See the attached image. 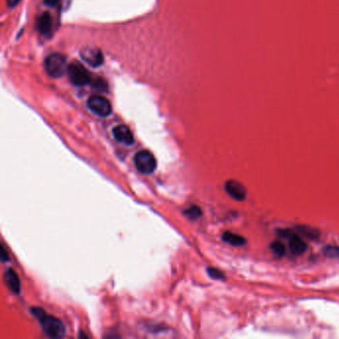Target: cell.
Wrapping results in <instances>:
<instances>
[{"mask_svg":"<svg viewBox=\"0 0 339 339\" xmlns=\"http://www.w3.org/2000/svg\"><path fill=\"white\" fill-rule=\"evenodd\" d=\"M80 56L92 67H100L103 63V55L97 48H84L80 51Z\"/></svg>","mask_w":339,"mask_h":339,"instance_id":"8992f818","label":"cell"},{"mask_svg":"<svg viewBox=\"0 0 339 339\" xmlns=\"http://www.w3.org/2000/svg\"><path fill=\"white\" fill-rule=\"evenodd\" d=\"M6 2L10 8H14L16 5H18L20 0H6Z\"/></svg>","mask_w":339,"mask_h":339,"instance_id":"d6986e66","label":"cell"},{"mask_svg":"<svg viewBox=\"0 0 339 339\" xmlns=\"http://www.w3.org/2000/svg\"><path fill=\"white\" fill-rule=\"evenodd\" d=\"M1 260L3 262H7L8 261V256H7V251L5 250L4 245L1 246Z\"/></svg>","mask_w":339,"mask_h":339,"instance_id":"e0dca14e","label":"cell"},{"mask_svg":"<svg viewBox=\"0 0 339 339\" xmlns=\"http://www.w3.org/2000/svg\"><path fill=\"white\" fill-rule=\"evenodd\" d=\"M280 234L284 237L290 238V250L294 255L299 256V255H303L305 253L307 246H306L305 241L302 238L299 237L298 235L293 234L289 230L288 231H281Z\"/></svg>","mask_w":339,"mask_h":339,"instance_id":"ba28073f","label":"cell"},{"mask_svg":"<svg viewBox=\"0 0 339 339\" xmlns=\"http://www.w3.org/2000/svg\"><path fill=\"white\" fill-rule=\"evenodd\" d=\"M31 312L39 320L42 329L47 336L51 338H62L65 336L66 328L59 318L47 314L41 307L31 308Z\"/></svg>","mask_w":339,"mask_h":339,"instance_id":"6da1fadb","label":"cell"},{"mask_svg":"<svg viewBox=\"0 0 339 339\" xmlns=\"http://www.w3.org/2000/svg\"><path fill=\"white\" fill-rule=\"evenodd\" d=\"M4 280L7 287L11 290L12 293L18 295L21 290L20 279L18 274L13 271L12 269H8L4 272Z\"/></svg>","mask_w":339,"mask_h":339,"instance_id":"30bf717a","label":"cell"},{"mask_svg":"<svg viewBox=\"0 0 339 339\" xmlns=\"http://www.w3.org/2000/svg\"><path fill=\"white\" fill-rule=\"evenodd\" d=\"M87 103L90 110L101 118L108 117L112 111L111 103L102 96H92Z\"/></svg>","mask_w":339,"mask_h":339,"instance_id":"5b68a950","label":"cell"},{"mask_svg":"<svg viewBox=\"0 0 339 339\" xmlns=\"http://www.w3.org/2000/svg\"><path fill=\"white\" fill-rule=\"evenodd\" d=\"M271 249L272 250L273 254H274L275 256H277L278 258L285 256V254H286V247H285V245H284L281 242H279V241L272 242L271 245Z\"/></svg>","mask_w":339,"mask_h":339,"instance_id":"5bb4252c","label":"cell"},{"mask_svg":"<svg viewBox=\"0 0 339 339\" xmlns=\"http://www.w3.org/2000/svg\"><path fill=\"white\" fill-rule=\"evenodd\" d=\"M69 79L75 86H86L91 83L92 76L90 72L85 68L82 64L74 62L70 64L67 69Z\"/></svg>","mask_w":339,"mask_h":339,"instance_id":"277c9868","label":"cell"},{"mask_svg":"<svg viewBox=\"0 0 339 339\" xmlns=\"http://www.w3.org/2000/svg\"><path fill=\"white\" fill-rule=\"evenodd\" d=\"M323 253L330 258H337L339 257V248L338 247H326L323 250Z\"/></svg>","mask_w":339,"mask_h":339,"instance_id":"2e32d148","label":"cell"},{"mask_svg":"<svg viewBox=\"0 0 339 339\" xmlns=\"http://www.w3.org/2000/svg\"><path fill=\"white\" fill-rule=\"evenodd\" d=\"M207 272L209 274L210 277L214 278V279H225V274L222 272L221 271H219L218 269H215V268H208L207 270Z\"/></svg>","mask_w":339,"mask_h":339,"instance_id":"9a60e30c","label":"cell"},{"mask_svg":"<svg viewBox=\"0 0 339 339\" xmlns=\"http://www.w3.org/2000/svg\"><path fill=\"white\" fill-rule=\"evenodd\" d=\"M135 165L138 172L151 174L157 167V161L149 150H140L135 155Z\"/></svg>","mask_w":339,"mask_h":339,"instance_id":"3957f363","label":"cell"},{"mask_svg":"<svg viewBox=\"0 0 339 339\" xmlns=\"http://www.w3.org/2000/svg\"><path fill=\"white\" fill-rule=\"evenodd\" d=\"M37 27L39 32L42 35L48 36L51 33L52 31V27H53V21H52V17L50 15V13L48 12H44L38 19V23H37Z\"/></svg>","mask_w":339,"mask_h":339,"instance_id":"8fae6325","label":"cell"},{"mask_svg":"<svg viewBox=\"0 0 339 339\" xmlns=\"http://www.w3.org/2000/svg\"><path fill=\"white\" fill-rule=\"evenodd\" d=\"M183 213L190 220H196V219H198L202 216V210L196 205H193V206L189 207L188 209L184 210Z\"/></svg>","mask_w":339,"mask_h":339,"instance_id":"4fadbf2b","label":"cell"},{"mask_svg":"<svg viewBox=\"0 0 339 339\" xmlns=\"http://www.w3.org/2000/svg\"><path fill=\"white\" fill-rule=\"evenodd\" d=\"M225 190L233 199L237 201H243L247 195L245 186L236 180L227 181L225 184Z\"/></svg>","mask_w":339,"mask_h":339,"instance_id":"9c48e42d","label":"cell"},{"mask_svg":"<svg viewBox=\"0 0 339 339\" xmlns=\"http://www.w3.org/2000/svg\"><path fill=\"white\" fill-rule=\"evenodd\" d=\"M112 136L117 141L125 145H133L135 143V136L131 129L126 125H119L112 129Z\"/></svg>","mask_w":339,"mask_h":339,"instance_id":"52a82bcc","label":"cell"},{"mask_svg":"<svg viewBox=\"0 0 339 339\" xmlns=\"http://www.w3.org/2000/svg\"><path fill=\"white\" fill-rule=\"evenodd\" d=\"M224 242L232 245V246H243L246 244V239L240 235L232 232H225L222 236Z\"/></svg>","mask_w":339,"mask_h":339,"instance_id":"7c38bea8","label":"cell"},{"mask_svg":"<svg viewBox=\"0 0 339 339\" xmlns=\"http://www.w3.org/2000/svg\"><path fill=\"white\" fill-rule=\"evenodd\" d=\"M60 0H44V3L47 5V6H50V7H54L56 6L58 3H59Z\"/></svg>","mask_w":339,"mask_h":339,"instance_id":"ac0fdd59","label":"cell"},{"mask_svg":"<svg viewBox=\"0 0 339 339\" xmlns=\"http://www.w3.org/2000/svg\"><path fill=\"white\" fill-rule=\"evenodd\" d=\"M44 68L46 73L52 78H60L67 71L66 58L60 53L50 54L44 62Z\"/></svg>","mask_w":339,"mask_h":339,"instance_id":"7a4b0ae2","label":"cell"}]
</instances>
